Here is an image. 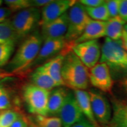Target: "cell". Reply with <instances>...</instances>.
Listing matches in <instances>:
<instances>
[{"mask_svg":"<svg viewBox=\"0 0 127 127\" xmlns=\"http://www.w3.org/2000/svg\"><path fill=\"white\" fill-rule=\"evenodd\" d=\"M42 43L43 39L38 32L28 35L8 64V72L14 74L28 70L37 56Z\"/></svg>","mask_w":127,"mask_h":127,"instance_id":"obj_1","label":"cell"},{"mask_svg":"<svg viewBox=\"0 0 127 127\" xmlns=\"http://www.w3.org/2000/svg\"><path fill=\"white\" fill-rule=\"evenodd\" d=\"M99 63L108 66L113 79L121 81L127 75V51L121 42L106 37L101 46V55Z\"/></svg>","mask_w":127,"mask_h":127,"instance_id":"obj_2","label":"cell"},{"mask_svg":"<svg viewBox=\"0 0 127 127\" xmlns=\"http://www.w3.org/2000/svg\"><path fill=\"white\" fill-rule=\"evenodd\" d=\"M61 75L65 87L72 90H85L89 83V69L72 51L64 57Z\"/></svg>","mask_w":127,"mask_h":127,"instance_id":"obj_3","label":"cell"},{"mask_svg":"<svg viewBox=\"0 0 127 127\" xmlns=\"http://www.w3.org/2000/svg\"><path fill=\"white\" fill-rule=\"evenodd\" d=\"M68 29L65 39L73 47L75 41L81 35L91 19L87 13L84 6L79 1L68 11Z\"/></svg>","mask_w":127,"mask_h":127,"instance_id":"obj_4","label":"cell"},{"mask_svg":"<svg viewBox=\"0 0 127 127\" xmlns=\"http://www.w3.org/2000/svg\"><path fill=\"white\" fill-rule=\"evenodd\" d=\"M51 91L31 83L24 87L23 99L30 113L34 115H48V105Z\"/></svg>","mask_w":127,"mask_h":127,"instance_id":"obj_5","label":"cell"},{"mask_svg":"<svg viewBox=\"0 0 127 127\" xmlns=\"http://www.w3.org/2000/svg\"><path fill=\"white\" fill-rule=\"evenodd\" d=\"M40 20L39 9L31 7L17 12L10 21L19 38H22L31 34L39 25Z\"/></svg>","mask_w":127,"mask_h":127,"instance_id":"obj_6","label":"cell"},{"mask_svg":"<svg viewBox=\"0 0 127 127\" xmlns=\"http://www.w3.org/2000/svg\"><path fill=\"white\" fill-rule=\"evenodd\" d=\"M72 51V46L66 42L65 37L48 39L43 41L40 50L30 68L42 65L60 54L66 55ZM29 68V69H30Z\"/></svg>","mask_w":127,"mask_h":127,"instance_id":"obj_7","label":"cell"},{"mask_svg":"<svg viewBox=\"0 0 127 127\" xmlns=\"http://www.w3.org/2000/svg\"><path fill=\"white\" fill-rule=\"evenodd\" d=\"M72 51L88 69L99 62L101 55V46L98 40L82 42L75 44Z\"/></svg>","mask_w":127,"mask_h":127,"instance_id":"obj_8","label":"cell"},{"mask_svg":"<svg viewBox=\"0 0 127 127\" xmlns=\"http://www.w3.org/2000/svg\"><path fill=\"white\" fill-rule=\"evenodd\" d=\"M93 112L98 124L107 125L112 118V108L108 99L97 90H89Z\"/></svg>","mask_w":127,"mask_h":127,"instance_id":"obj_9","label":"cell"},{"mask_svg":"<svg viewBox=\"0 0 127 127\" xmlns=\"http://www.w3.org/2000/svg\"><path fill=\"white\" fill-rule=\"evenodd\" d=\"M89 81L92 86L105 93H112L114 79L108 66L98 63L89 70Z\"/></svg>","mask_w":127,"mask_h":127,"instance_id":"obj_10","label":"cell"},{"mask_svg":"<svg viewBox=\"0 0 127 127\" xmlns=\"http://www.w3.org/2000/svg\"><path fill=\"white\" fill-rule=\"evenodd\" d=\"M58 116L61 119L63 127H71L85 117L73 92H68Z\"/></svg>","mask_w":127,"mask_h":127,"instance_id":"obj_11","label":"cell"},{"mask_svg":"<svg viewBox=\"0 0 127 127\" xmlns=\"http://www.w3.org/2000/svg\"><path fill=\"white\" fill-rule=\"evenodd\" d=\"M77 2L75 0H52L42 8L39 26L58 18L68 12Z\"/></svg>","mask_w":127,"mask_h":127,"instance_id":"obj_12","label":"cell"},{"mask_svg":"<svg viewBox=\"0 0 127 127\" xmlns=\"http://www.w3.org/2000/svg\"><path fill=\"white\" fill-rule=\"evenodd\" d=\"M68 12L56 20L41 25V35L43 41L65 37L68 29Z\"/></svg>","mask_w":127,"mask_h":127,"instance_id":"obj_13","label":"cell"},{"mask_svg":"<svg viewBox=\"0 0 127 127\" xmlns=\"http://www.w3.org/2000/svg\"><path fill=\"white\" fill-rule=\"evenodd\" d=\"M106 22L91 20L87 25L83 33L74 42V45L82 42L98 40L106 36Z\"/></svg>","mask_w":127,"mask_h":127,"instance_id":"obj_14","label":"cell"},{"mask_svg":"<svg viewBox=\"0 0 127 127\" xmlns=\"http://www.w3.org/2000/svg\"><path fill=\"white\" fill-rule=\"evenodd\" d=\"M65 56L63 54H60L39 66L59 87H65L61 75L62 66Z\"/></svg>","mask_w":127,"mask_h":127,"instance_id":"obj_15","label":"cell"},{"mask_svg":"<svg viewBox=\"0 0 127 127\" xmlns=\"http://www.w3.org/2000/svg\"><path fill=\"white\" fill-rule=\"evenodd\" d=\"M68 92L65 87H56L51 91L48 105V115H58Z\"/></svg>","mask_w":127,"mask_h":127,"instance_id":"obj_16","label":"cell"},{"mask_svg":"<svg viewBox=\"0 0 127 127\" xmlns=\"http://www.w3.org/2000/svg\"><path fill=\"white\" fill-rule=\"evenodd\" d=\"M73 93L85 118H87L95 127H101L94 115L88 92L85 90H73Z\"/></svg>","mask_w":127,"mask_h":127,"instance_id":"obj_17","label":"cell"},{"mask_svg":"<svg viewBox=\"0 0 127 127\" xmlns=\"http://www.w3.org/2000/svg\"><path fill=\"white\" fill-rule=\"evenodd\" d=\"M112 118L106 127H127V103L112 101Z\"/></svg>","mask_w":127,"mask_h":127,"instance_id":"obj_18","label":"cell"},{"mask_svg":"<svg viewBox=\"0 0 127 127\" xmlns=\"http://www.w3.org/2000/svg\"><path fill=\"white\" fill-rule=\"evenodd\" d=\"M30 80L33 85L50 91L56 87H59L50 75H48L39 66L31 73Z\"/></svg>","mask_w":127,"mask_h":127,"instance_id":"obj_19","label":"cell"},{"mask_svg":"<svg viewBox=\"0 0 127 127\" xmlns=\"http://www.w3.org/2000/svg\"><path fill=\"white\" fill-rule=\"evenodd\" d=\"M126 23L119 16L109 18L106 22V36L114 41H120Z\"/></svg>","mask_w":127,"mask_h":127,"instance_id":"obj_20","label":"cell"},{"mask_svg":"<svg viewBox=\"0 0 127 127\" xmlns=\"http://www.w3.org/2000/svg\"><path fill=\"white\" fill-rule=\"evenodd\" d=\"M19 37L12 27L10 20L0 23V45L6 43H16Z\"/></svg>","mask_w":127,"mask_h":127,"instance_id":"obj_21","label":"cell"},{"mask_svg":"<svg viewBox=\"0 0 127 127\" xmlns=\"http://www.w3.org/2000/svg\"><path fill=\"white\" fill-rule=\"evenodd\" d=\"M85 9L89 17L93 20L107 22L110 18L106 7L105 1L104 4L98 7L93 8L85 7Z\"/></svg>","mask_w":127,"mask_h":127,"instance_id":"obj_22","label":"cell"},{"mask_svg":"<svg viewBox=\"0 0 127 127\" xmlns=\"http://www.w3.org/2000/svg\"><path fill=\"white\" fill-rule=\"evenodd\" d=\"M33 119L39 127H63L61 119L57 116L34 115Z\"/></svg>","mask_w":127,"mask_h":127,"instance_id":"obj_23","label":"cell"},{"mask_svg":"<svg viewBox=\"0 0 127 127\" xmlns=\"http://www.w3.org/2000/svg\"><path fill=\"white\" fill-rule=\"evenodd\" d=\"M22 115L18 111L11 109L0 111V127H11Z\"/></svg>","mask_w":127,"mask_h":127,"instance_id":"obj_24","label":"cell"},{"mask_svg":"<svg viewBox=\"0 0 127 127\" xmlns=\"http://www.w3.org/2000/svg\"><path fill=\"white\" fill-rule=\"evenodd\" d=\"M15 44L6 43L0 45V67L8 64L13 54Z\"/></svg>","mask_w":127,"mask_h":127,"instance_id":"obj_25","label":"cell"},{"mask_svg":"<svg viewBox=\"0 0 127 127\" xmlns=\"http://www.w3.org/2000/svg\"><path fill=\"white\" fill-rule=\"evenodd\" d=\"M4 3L13 12L31 8V0H5Z\"/></svg>","mask_w":127,"mask_h":127,"instance_id":"obj_26","label":"cell"},{"mask_svg":"<svg viewBox=\"0 0 127 127\" xmlns=\"http://www.w3.org/2000/svg\"><path fill=\"white\" fill-rule=\"evenodd\" d=\"M105 5L108 11L110 18L118 16L120 0H108V1H105Z\"/></svg>","mask_w":127,"mask_h":127,"instance_id":"obj_27","label":"cell"},{"mask_svg":"<svg viewBox=\"0 0 127 127\" xmlns=\"http://www.w3.org/2000/svg\"><path fill=\"white\" fill-rule=\"evenodd\" d=\"M11 107V101L7 91L0 96V111L7 110Z\"/></svg>","mask_w":127,"mask_h":127,"instance_id":"obj_28","label":"cell"},{"mask_svg":"<svg viewBox=\"0 0 127 127\" xmlns=\"http://www.w3.org/2000/svg\"><path fill=\"white\" fill-rule=\"evenodd\" d=\"M118 16L127 23V0H120Z\"/></svg>","mask_w":127,"mask_h":127,"instance_id":"obj_29","label":"cell"},{"mask_svg":"<svg viewBox=\"0 0 127 127\" xmlns=\"http://www.w3.org/2000/svg\"><path fill=\"white\" fill-rule=\"evenodd\" d=\"M105 1L103 0H81L79 2L85 7L93 8L104 4Z\"/></svg>","mask_w":127,"mask_h":127,"instance_id":"obj_30","label":"cell"},{"mask_svg":"<svg viewBox=\"0 0 127 127\" xmlns=\"http://www.w3.org/2000/svg\"><path fill=\"white\" fill-rule=\"evenodd\" d=\"M12 12L8 7H0V23H3L9 20V18Z\"/></svg>","mask_w":127,"mask_h":127,"instance_id":"obj_31","label":"cell"},{"mask_svg":"<svg viewBox=\"0 0 127 127\" xmlns=\"http://www.w3.org/2000/svg\"><path fill=\"white\" fill-rule=\"evenodd\" d=\"M52 1V0H31V6L32 8H43Z\"/></svg>","mask_w":127,"mask_h":127,"instance_id":"obj_32","label":"cell"},{"mask_svg":"<svg viewBox=\"0 0 127 127\" xmlns=\"http://www.w3.org/2000/svg\"><path fill=\"white\" fill-rule=\"evenodd\" d=\"M26 117L27 116L22 115L14 122L11 127H28Z\"/></svg>","mask_w":127,"mask_h":127,"instance_id":"obj_33","label":"cell"},{"mask_svg":"<svg viewBox=\"0 0 127 127\" xmlns=\"http://www.w3.org/2000/svg\"><path fill=\"white\" fill-rule=\"evenodd\" d=\"M71 127H95L85 117Z\"/></svg>","mask_w":127,"mask_h":127,"instance_id":"obj_34","label":"cell"},{"mask_svg":"<svg viewBox=\"0 0 127 127\" xmlns=\"http://www.w3.org/2000/svg\"><path fill=\"white\" fill-rule=\"evenodd\" d=\"M121 42L122 47L126 51H127V32L125 30H124L123 34H122Z\"/></svg>","mask_w":127,"mask_h":127,"instance_id":"obj_35","label":"cell"},{"mask_svg":"<svg viewBox=\"0 0 127 127\" xmlns=\"http://www.w3.org/2000/svg\"><path fill=\"white\" fill-rule=\"evenodd\" d=\"M28 127H39L38 125L36 124L35 122L34 121V119L32 117L30 116H27L26 117Z\"/></svg>","mask_w":127,"mask_h":127,"instance_id":"obj_36","label":"cell"},{"mask_svg":"<svg viewBox=\"0 0 127 127\" xmlns=\"http://www.w3.org/2000/svg\"><path fill=\"white\" fill-rule=\"evenodd\" d=\"M14 74H11V73L0 71V80L2 79L5 78L12 77V76H14Z\"/></svg>","mask_w":127,"mask_h":127,"instance_id":"obj_37","label":"cell"},{"mask_svg":"<svg viewBox=\"0 0 127 127\" xmlns=\"http://www.w3.org/2000/svg\"><path fill=\"white\" fill-rule=\"evenodd\" d=\"M120 84L125 91L127 93V75L120 81Z\"/></svg>","mask_w":127,"mask_h":127,"instance_id":"obj_38","label":"cell"},{"mask_svg":"<svg viewBox=\"0 0 127 127\" xmlns=\"http://www.w3.org/2000/svg\"><path fill=\"white\" fill-rule=\"evenodd\" d=\"M6 91H7V90H6V89L2 85V84L0 83V96Z\"/></svg>","mask_w":127,"mask_h":127,"instance_id":"obj_39","label":"cell"},{"mask_svg":"<svg viewBox=\"0 0 127 127\" xmlns=\"http://www.w3.org/2000/svg\"><path fill=\"white\" fill-rule=\"evenodd\" d=\"M124 30L127 32V23H126V24L124 26Z\"/></svg>","mask_w":127,"mask_h":127,"instance_id":"obj_40","label":"cell"},{"mask_svg":"<svg viewBox=\"0 0 127 127\" xmlns=\"http://www.w3.org/2000/svg\"><path fill=\"white\" fill-rule=\"evenodd\" d=\"M3 2H4V1H2V0H0V7H1V6L2 5V4H3Z\"/></svg>","mask_w":127,"mask_h":127,"instance_id":"obj_41","label":"cell"}]
</instances>
